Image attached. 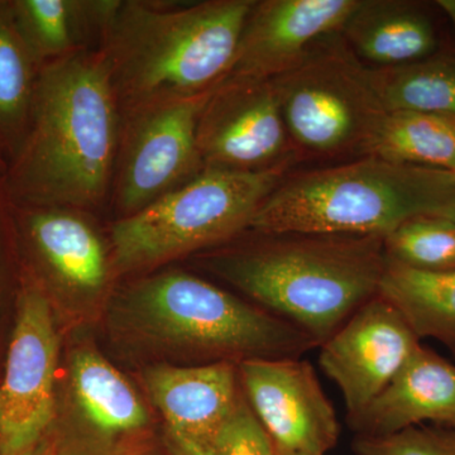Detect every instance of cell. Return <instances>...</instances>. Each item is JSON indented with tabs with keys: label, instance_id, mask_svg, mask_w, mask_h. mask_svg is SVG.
<instances>
[{
	"label": "cell",
	"instance_id": "6da1fadb",
	"mask_svg": "<svg viewBox=\"0 0 455 455\" xmlns=\"http://www.w3.org/2000/svg\"><path fill=\"white\" fill-rule=\"evenodd\" d=\"M122 112L99 50L42 66L4 190L28 208L89 212L110 197Z\"/></svg>",
	"mask_w": 455,
	"mask_h": 455
},
{
	"label": "cell",
	"instance_id": "7a4b0ae2",
	"mask_svg": "<svg viewBox=\"0 0 455 455\" xmlns=\"http://www.w3.org/2000/svg\"><path fill=\"white\" fill-rule=\"evenodd\" d=\"M206 257L217 276L317 347L379 295L385 236L259 233Z\"/></svg>",
	"mask_w": 455,
	"mask_h": 455
},
{
	"label": "cell",
	"instance_id": "3957f363",
	"mask_svg": "<svg viewBox=\"0 0 455 455\" xmlns=\"http://www.w3.org/2000/svg\"><path fill=\"white\" fill-rule=\"evenodd\" d=\"M254 2L119 0L98 50L121 112L217 88L229 73Z\"/></svg>",
	"mask_w": 455,
	"mask_h": 455
},
{
	"label": "cell",
	"instance_id": "277c9868",
	"mask_svg": "<svg viewBox=\"0 0 455 455\" xmlns=\"http://www.w3.org/2000/svg\"><path fill=\"white\" fill-rule=\"evenodd\" d=\"M454 208L453 173L364 156L289 173L262 204L250 229L386 236L410 218L448 217Z\"/></svg>",
	"mask_w": 455,
	"mask_h": 455
},
{
	"label": "cell",
	"instance_id": "5b68a950",
	"mask_svg": "<svg viewBox=\"0 0 455 455\" xmlns=\"http://www.w3.org/2000/svg\"><path fill=\"white\" fill-rule=\"evenodd\" d=\"M121 309L136 333L208 363L301 358L317 347L281 317L181 269L132 284Z\"/></svg>",
	"mask_w": 455,
	"mask_h": 455
},
{
	"label": "cell",
	"instance_id": "8992f818",
	"mask_svg": "<svg viewBox=\"0 0 455 455\" xmlns=\"http://www.w3.org/2000/svg\"><path fill=\"white\" fill-rule=\"evenodd\" d=\"M292 167L242 172L206 167L110 229L114 274L143 272L206 248L229 243Z\"/></svg>",
	"mask_w": 455,
	"mask_h": 455
},
{
	"label": "cell",
	"instance_id": "52a82bcc",
	"mask_svg": "<svg viewBox=\"0 0 455 455\" xmlns=\"http://www.w3.org/2000/svg\"><path fill=\"white\" fill-rule=\"evenodd\" d=\"M299 160L364 157L387 116L370 68L340 32L317 40L271 80Z\"/></svg>",
	"mask_w": 455,
	"mask_h": 455
},
{
	"label": "cell",
	"instance_id": "ba28073f",
	"mask_svg": "<svg viewBox=\"0 0 455 455\" xmlns=\"http://www.w3.org/2000/svg\"><path fill=\"white\" fill-rule=\"evenodd\" d=\"M212 92L155 101L122 112L110 193L119 220L142 211L205 169L196 131Z\"/></svg>",
	"mask_w": 455,
	"mask_h": 455
},
{
	"label": "cell",
	"instance_id": "9c48e42d",
	"mask_svg": "<svg viewBox=\"0 0 455 455\" xmlns=\"http://www.w3.org/2000/svg\"><path fill=\"white\" fill-rule=\"evenodd\" d=\"M196 140L205 169L260 172L299 161L271 80L224 79L200 114Z\"/></svg>",
	"mask_w": 455,
	"mask_h": 455
},
{
	"label": "cell",
	"instance_id": "30bf717a",
	"mask_svg": "<svg viewBox=\"0 0 455 455\" xmlns=\"http://www.w3.org/2000/svg\"><path fill=\"white\" fill-rule=\"evenodd\" d=\"M59 339L50 302L36 287L20 296L16 326L0 383V455L41 444L55 415Z\"/></svg>",
	"mask_w": 455,
	"mask_h": 455
},
{
	"label": "cell",
	"instance_id": "8fae6325",
	"mask_svg": "<svg viewBox=\"0 0 455 455\" xmlns=\"http://www.w3.org/2000/svg\"><path fill=\"white\" fill-rule=\"evenodd\" d=\"M248 405L277 455H325L339 439V421L315 370L302 358L248 359L238 363Z\"/></svg>",
	"mask_w": 455,
	"mask_h": 455
},
{
	"label": "cell",
	"instance_id": "7c38bea8",
	"mask_svg": "<svg viewBox=\"0 0 455 455\" xmlns=\"http://www.w3.org/2000/svg\"><path fill=\"white\" fill-rule=\"evenodd\" d=\"M420 344L398 311L377 295L320 346V367L339 387L348 420L381 394Z\"/></svg>",
	"mask_w": 455,
	"mask_h": 455
},
{
	"label": "cell",
	"instance_id": "4fadbf2b",
	"mask_svg": "<svg viewBox=\"0 0 455 455\" xmlns=\"http://www.w3.org/2000/svg\"><path fill=\"white\" fill-rule=\"evenodd\" d=\"M143 383L163 416L172 455H212L221 429L243 395L238 364L233 362L157 364L146 371Z\"/></svg>",
	"mask_w": 455,
	"mask_h": 455
},
{
	"label": "cell",
	"instance_id": "5bb4252c",
	"mask_svg": "<svg viewBox=\"0 0 455 455\" xmlns=\"http://www.w3.org/2000/svg\"><path fill=\"white\" fill-rule=\"evenodd\" d=\"M358 4L359 0L254 2L226 79H274L317 40L340 32Z\"/></svg>",
	"mask_w": 455,
	"mask_h": 455
},
{
	"label": "cell",
	"instance_id": "9a60e30c",
	"mask_svg": "<svg viewBox=\"0 0 455 455\" xmlns=\"http://www.w3.org/2000/svg\"><path fill=\"white\" fill-rule=\"evenodd\" d=\"M84 211L29 208V244L51 283L68 295L90 298L106 289L114 274L112 254Z\"/></svg>",
	"mask_w": 455,
	"mask_h": 455
},
{
	"label": "cell",
	"instance_id": "2e32d148",
	"mask_svg": "<svg viewBox=\"0 0 455 455\" xmlns=\"http://www.w3.org/2000/svg\"><path fill=\"white\" fill-rule=\"evenodd\" d=\"M425 421L455 427V364L420 344L381 394L348 423L359 436H382Z\"/></svg>",
	"mask_w": 455,
	"mask_h": 455
},
{
	"label": "cell",
	"instance_id": "e0dca14e",
	"mask_svg": "<svg viewBox=\"0 0 455 455\" xmlns=\"http://www.w3.org/2000/svg\"><path fill=\"white\" fill-rule=\"evenodd\" d=\"M340 33L371 68L411 64L438 50V33L429 14L403 0H359Z\"/></svg>",
	"mask_w": 455,
	"mask_h": 455
},
{
	"label": "cell",
	"instance_id": "ac0fdd59",
	"mask_svg": "<svg viewBox=\"0 0 455 455\" xmlns=\"http://www.w3.org/2000/svg\"><path fill=\"white\" fill-rule=\"evenodd\" d=\"M14 23L27 49L42 66L97 50L119 0H14Z\"/></svg>",
	"mask_w": 455,
	"mask_h": 455
},
{
	"label": "cell",
	"instance_id": "d6986e66",
	"mask_svg": "<svg viewBox=\"0 0 455 455\" xmlns=\"http://www.w3.org/2000/svg\"><path fill=\"white\" fill-rule=\"evenodd\" d=\"M75 403L99 433L121 435L142 430L149 416L136 390L97 350L84 347L71 358Z\"/></svg>",
	"mask_w": 455,
	"mask_h": 455
},
{
	"label": "cell",
	"instance_id": "ffe728a7",
	"mask_svg": "<svg viewBox=\"0 0 455 455\" xmlns=\"http://www.w3.org/2000/svg\"><path fill=\"white\" fill-rule=\"evenodd\" d=\"M379 295L419 339L433 338L455 352V269L419 271L387 259Z\"/></svg>",
	"mask_w": 455,
	"mask_h": 455
},
{
	"label": "cell",
	"instance_id": "44dd1931",
	"mask_svg": "<svg viewBox=\"0 0 455 455\" xmlns=\"http://www.w3.org/2000/svg\"><path fill=\"white\" fill-rule=\"evenodd\" d=\"M390 163L455 171V116L387 112L370 154Z\"/></svg>",
	"mask_w": 455,
	"mask_h": 455
},
{
	"label": "cell",
	"instance_id": "7402d4cb",
	"mask_svg": "<svg viewBox=\"0 0 455 455\" xmlns=\"http://www.w3.org/2000/svg\"><path fill=\"white\" fill-rule=\"evenodd\" d=\"M387 112L410 110L455 116V57L434 55L411 64L371 68Z\"/></svg>",
	"mask_w": 455,
	"mask_h": 455
},
{
	"label": "cell",
	"instance_id": "603a6c76",
	"mask_svg": "<svg viewBox=\"0 0 455 455\" xmlns=\"http://www.w3.org/2000/svg\"><path fill=\"white\" fill-rule=\"evenodd\" d=\"M37 64L18 32L9 2H0V142L16 156L28 132Z\"/></svg>",
	"mask_w": 455,
	"mask_h": 455
},
{
	"label": "cell",
	"instance_id": "cb8c5ba5",
	"mask_svg": "<svg viewBox=\"0 0 455 455\" xmlns=\"http://www.w3.org/2000/svg\"><path fill=\"white\" fill-rule=\"evenodd\" d=\"M387 259L419 269H455V220L444 215L410 218L383 239Z\"/></svg>",
	"mask_w": 455,
	"mask_h": 455
},
{
	"label": "cell",
	"instance_id": "d4e9b609",
	"mask_svg": "<svg viewBox=\"0 0 455 455\" xmlns=\"http://www.w3.org/2000/svg\"><path fill=\"white\" fill-rule=\"evenodd\" d=\"M355 455H455V427L418 425L382 436H355Z\"/></svg>",
	"mask_w": 455,
	"mask_h": 455
},
{
	"label": "cell",
	"instance_id": "484cf974",
	"mask_svg": "<svg viewBox=\"0 0 455 455\" xmlns=\"http://www.w3.org/2000/svg\"><path fill=\"white\" fill-rule=\"evenodd\" d=\"M212 455H277L274 443L253 414L244 395L221 429Z\"/></svg>",
	"mask_w": 455,
	"mask_h": 455
},
{
	"label": "cell",
	"instance_id": "4316f807",
	"mask_svg": "<svg viewBox=\"0 0 455 455\" xmlns=\"http://www.w3.org/2000/svg\"><path fill=\"white\" fill-rule=\"evenodd\" d=\"M106 455H157L152 453V451H140V449H130V448H122L116 449V451H112L110 453Z\"/></svg>",
	"mask_w": 455,
	"mask_h": 455
},
{
	"label": "cell",
	"instance_id": "83f0119b",
	"mask_svg": "<svg viewBox=\"0 0 455 455\" xmlns=\"http://www.w3.org/2000/svg\"><path fill=\"white\" fill-rule=\"evenodd\" d=\"M38 455H62L60 453H57V451H53V449H51L47 447L46 444H42L40 454Z\"/></svg>",
	"mask_w": 455,
	"mask_h": 455
},
{
	"label": "cell",
	"instance_id": "f1b7e54d",
	"mask_svg": "<svg viewBox=\"0 0 455 455\" xmlns=\"http://www.w3.org/2000/svg\"><path fill=\"white\" fill-rule=\"evenodd\" d=\"M42 447V443L40 445H37V447L29 449V451H25V453L20 454V455H38L40 454Z\"/></svg>",
	"mask_w": 455,
	"mask_h": 455
},
{
	"label": "cell",
	"instance_id": "f546056e",
	"mask_svg": "<svg viewBox=\"0 0 455 455\" xmlns=\"http://www.w3.org/2000/svg\"><path fill=\"white\" fill-rule=\"evenodd\" d=\"M448 218H451V220H455V208L453 209V212H451V214L448 215Z\"/></svg>",
	"mask_w": 455,
	"mask_h": 455
},
{
	"label": "cell",
	"instance_id": "4dcf8cb0",
	"mask_svg": "<svg viewBox=\"0 0 455 455\" xmlns=\"http://www.w3.org/2000/svg\"><path fill=\"white\" fill-rule=\"evenodd\" d=\"M280 455H313V454H304V453H284Z\"/></svg>",
	"mask_w": 455,
	"mask_h": 455
},
{
	"label": "cell",
	"instance_id": "1f68e13d",
	"mask_svg": "<svg viewBox=\"0 0 455 455\" xmlns=\"http://www.w3.org/2000/svg\"><path fill=\"white\" fill-rule=\"evenodd\" d=\"M3 193H5L4 188H0V199H3Z\"/></svg>",
	"mask_w": 455,
	"mask_h": 455
},
{
	"label": "cell",
	"instance_id": "d6a6232c",
	"mask_svg": "<svg viewBox=\"0 0 455 455\" xmlns=\"http://www.w3.org/2000/svg\"><path fill=\"white\" fill-rule=\"evenodd\" d=\"M453 176H454V179H455V171H454V172H453Z\"/></svg>",
	"mask_w": 455,
	"mask_h": 455
},
{
	"label": "cell",
	"instance_id": "836d02e7",
	"mask_svg": "<svg viewBox=\"0 0 455 455\" xmlns=\"http://www.w3.org/2000/svg\"><path fill=\"white\" fill-rule=\"evenodd\" d=\"M0 164H2V161H0Z\"/></svg>",
	"mask_w": 455,
	"mask_h": 455
}]
</instances>
